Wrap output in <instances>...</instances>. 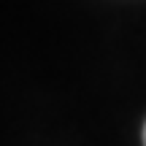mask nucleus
I'll return each instance as SVG.
<instances>
[{"label": "nucleus", "mask_w": 146, "mask_h": 146, "mask_svg": "<svg viewBox=\"0 0 146 146\" xmlns=\"http://www.w3.org/2000/svg\"><path fill=\"white\" fill-rule=\"evenodd\" d=\"M143 143H146V125H143Z\"/></svg>", "instance_id": "f257e3e1"}]
</instances>
